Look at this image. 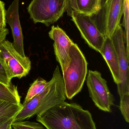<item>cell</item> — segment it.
Wrapping results in <instances>:
<instances>
[{
	"label": "cell",
	"mask_w": 129,
	"mask_h": 129,
	"mask_svg": "<svg viewBox=\"0 0 129 129\" xmlns=\"http://www.w3.org/2000/svg\"><path fill=\"white\" fill-rule=\"evenodd\" d=\"M11 127L14 129H45L42 124L23 120L13 122Z\"/></svg>",
	"instance_id": "cell-18"
},
{
	"label": "cell",
	"mask_w": 129,
	"mask_h": 129,
	"mask_svg": "<svg viewBox=\"0 0 129 129\" xmlns=\"http://www.w3.org/2000/svg\"><path fill=\"white\" fill-rule=\"evenodd\" d=\"M19 1L14 0L6 11V22L11 28L14 48L21 56L25 57L23 36L19 16Z\"/></svg>",
	"instance_id": "cell-11"
},
{
	"label": "cell",
	"mask_w": 129,
	"mask_h": 129,
	"mask_svg": "<svg viewBox=\"0 0 129 129\" xmlns=\"http://www.w3.org/2000/svg\"><path fill=\"white\" fill-rule=\"evenodd\" d=\"M68 7V0H32L27 10L35 23L48 26L57 22Z\"/></svg>",
	"instance_id": "cell-4"
},
{
	"label": "cell",
	"mask_w": 129,
	"mask_h": 129,
	"mask_svg": "<svg viewBox=\"0 0 129 129\" xmlns=\"http://www.w3.org/2000/svg\"><path fill=\"white\" fill-rule=\"evenodd\" d=\"M14 117L0 123V129H8L11 127Z\"/></svg>",
	"instance_id": "cell-22"
},
{
	"label": "cell",
	"mask_w": 129,
	"mask_h": 129,
	"mask_svg": "<svg viewBox=\"0 0 129 129\" xmlns=\"http://www.w3.org/2000/svg\"><path fill=\"white\" fill-rule=\"evenodd\" d=\"M116 51L120 70V83L117 85L120 97L129 93V60L126 55L125 31L121 24L117 28L111 37Z\"/></svg>",
	"instance_id": "cell-9"
},
{
	"label": "cell",
	"mask_w": 129,
	"mask_h": 129,
	"mask_svg": "<svg viewBox=\"0 0 129 129\" xmlns=\"http://www.w3.org/2000/svg\"><path fill=\"white\" fill-rule=\"evenodd\" d=\"M8 33L9 30L7 28L0 26V44L5 40Z\"/></svg>",
	"instance_id": "cell-23"
},
{
	"label": "cell",
	"mask_w": 129,
	"mask_h": 129,
	"mask_svg": "<svg viewBox=\"0 0 129 129\" xmlns=\"http://www.w3.org/2000/svg\"><path fill=\"white\" fill-rule=\"evenodd\" d=\"M48 83V82L41 78L36 80L30 86L23 103L29 101L38 94L44 91Z\"/></svg>",
	"instance_id": "cell-16"
},
{
	"label": "cell",
	"mask_w": 129,
	"mask_h": 129,
	"mask_svg": "<svg viewBox=\"0 0 129 129\" xmlns=\"http://www.w3.org/2000/svg\"><path fill=\"white\" fill-rule=\"evenodd\" d=\"M5 3L0 0V26L6 28V10Z\"/></svg>",
	"instance_id": "cell-21"
},
{
	"label": "cell",
	"mask_w": 129,
	"mask_h": 129,
	"mask_svg": "<svg viewBox=\"0 0 129 129\" xmlns=\"http://www.w3.org/2000/svg\"><path fill=\"white\" fill-rule=\"evenodd\" d=\"M125 0H106L98 18H94L97 27L105 38H111L120 25L123 15Z\"/></svg>",
	"instance_id": "cell-6"
},
{
	"label": "cell",
	"mask_w": 129,
	"mask_h": 129,
	"mask_svg": "<svg viewBox=\"0 0 129 129\" xmlns=\"http://www.w3.org/2000/svg\"><path fill=\"white\" fill-rule=\"evenodd\" d=\"M70 61L63 72L66 98L71 100L83 88L88 74V62L83 53L74 43L69 51Z\"/></svg>",
	"instance_id": "cell-3"
},
{
	"label": "cell",
	"mask_w": 129,
	"mask_h": 129,
	"mask_svg": "<svg viewBox=\"0 0 129 129\" xmlns=\"http://www.w3.org/2000/svg\"><path fill=\"white\" fill-rule=\"evenodd\" d=\"M0 59L4 65L9 80L26 76L31 70V62L28 57L21 56L13 43L5 41L0 44Z\"/></svg>",
	"instance_id": "cell-5"
},
{
	"label": "cell",
	"mask_w": 129,
	"mask_h": 129,
	"mask_svg": "<svg viewBox=\"0 0 129 129\" xmlns=\"http://www.w3.org/2000/svg\"><path fill=\"white\" fill-rule=\"evenodd\" d=\"M89 96L95 105L101 110L111 111L114 105V97L111 93L107 82L97 71L89 70L86 79Z\"/></svg>",
	"instance_id": "cell-7"
},
{
	"label": "cell",
	"mask_w": 129,
	"mask_h": 129,
	"mask_svg": "<svg viewBox=\"0 0 129 129\" xmlns=\"http://www.w3.org/2000/svg\"><path fill=\"white\" fill-rule=\"evenodd\" d=\"M0 82L5 85L10 86L12 84L9 80L6 68L0 59Z\"/></svg>",
	"instance_id": "cell-20"
},
{
	"label": "cell",
	"mask_w": 129,
	"mask_h": 129,
	"mask_svg": "<svg viewBox=\"0 0 129 129\" xmlns=\"http://www.w3.org/2000/svg\"><path fill=\"white\" fill-rule=\"evenodd\" d=\"M22 105L0 101V123L16 116L22 109Z\"/></svg>",
	"instance_id": "cell-15"
},
{
	"label": "cell",
	"mask_w": 129,
	"mask_h": 129,
	"mask_svg": "<svg viewBox=\"0 0 129 129\" xmlns=\"http://www.w3.org/2000/svg\"><path fill=\"white\" fill-rule=\"evenodd\" d=\"M8 129H12V127H11L10 128H9Z\"/></svg>",
	"instance_id": "cell-24"
},
{
	"label": "cell",
	"mask_w": 129,
	"mask_h": 129,
	"mask_svg": "<svg viewBox=\"0 0 129 129\" xmlns=\"http://www.w3.org/2000/svg\"><path fill=\"white\" fill-rule=\"evenodd\" d=\"M102 0H68L67 11L69 15L72 11L90 17L96 16L102 8Z\"/></svg>",
	"instance_id": "cell-13"
},
{
	"label": "cell",
	"mask_w": 129,
	"mask_h": 129,
	"mask_svg": "<svg viewBox=\"0 0 129 129\" xmlns=\"http://www.w3.org/2000/svg\"><path fill=\"white\" fill-rule=\"evenodd\" d=\"M48 35L54 41L53 46L56 60L60 65L62 71H64L70 61V50L74 43L58 26H52Z\"/></svg>",
	"instance_id": "cell-10"
},
{
	"label": "cell",
	"mask_w": 129,
	"mask_h": 129,
	"mask_svg": "<svg viewBox=\"0 0 129 129\" xmlns=\"http://www.w3.org/2000/svg\"><path fill=\"white\" fill-rule=\"evenodd\" d=\"M44 91L23 103L22 109L14 117L13 122L22 121L38 115L51 108L65 102L66 97L63 77L58 66Z\"/></svg>",
	"instance_id": "cell-2"
},
{
	"label": "cell",
	"mask_w": 129,
	"mask_h": 129,
	"mask_svg": "<svg viewBox=\"0 0 129 129\" xmlns=\"http://www.w3.org/2000/svg\"><path fill=\"white\" fill-rule=\"evenodd\" d=\"M110 68L115 83H120V70L118 56L111 38H105L103 47L100 51Z\"/></svg>",
	"instance_id": "cell-12"
},
{
	"label": "cell",
	"mask_w": 129,
	"mask_h": 129,
	"mask_svg": "<svg viewBox=\"0 0 129 129\" xmlns=\"http://www.w3.org/2000/svg\"><path fill=\"white\" fill-rule=\"evenodd\" d=\"M69 15L86 43L91 48L100 53L105 38L99 31L93 17L74 11Z\"/></svg>",
	"instance_id": "cell-8"
},
{
	"label": "cell",
	"mask_w": 129,
	"mask_h": 129,
	"mask_svg": "<svg viewBox=\"0 0 129 129\" xmlns=\"http://www.w3.org/2000/svg\"><path fill=\"white\" fill-rule=\"evenodd\" d=\"M0 101L20 104V97L17 87L13 84L8 86L0 82Z\"/></svg>",
	"instance_id": "cell-14"
},
{
	"label": "cell",
	"mask_w": 129,
	"mask_h": 129,
	"mask_svg": "<svg viewBox=\"0 0 129 129\" xmlns=\"http://www.w3.org/2000/svg\"><path fill=\"white\" fill-rule=\"evenodd\" d=\"M47 129H97L91 113L76 103L64 102L37 115Z\"/></svg>",
	"instance_id": "cell-1"
},
{
	"label": "cell",
	"mask_w": 129,
	"mask_h": 129,
	"mask_svg": "<svg viewBox=\"0 0 129 129\" xmlns=\"http://www.w3.org/2000/svg\"><path fill=\"white\" fill-rule=\"evenodd\" d=\"M120 109L125 120L129 122V93L124 94L120 97Z\"/></svg>",
	"instance_id": "cell-19"
},
{
	"label": "cell",
	"mask_w": 129,
	"mask_h": 129,
	"mask_svg": "<svg viewBox=\"0 0 129 129\" xmlns=\"http://www.w3.org/2000/svg\"><path fill=\"white\" fill-rule=\"evenodd\" d=\"M129 0H125L123 11V26L125 28V41L126 55L129 60Z\"/></svg>",
	"instance_id": "cell-17"
}]
</instances>
